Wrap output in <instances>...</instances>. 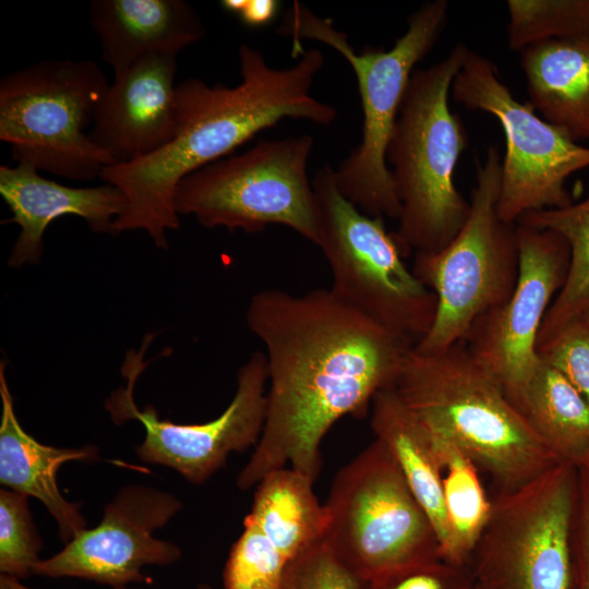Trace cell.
Wrapping results in <instances>:
<instances>
[{"mask_svg": "<svg viewBox=\"0 0 589 589\" xmlns=\"http://www.w3.org/2000/svg\"><path fill=\"white\" fill-rule=\"evenodd\" d=\"M519 53L528 104L574 141H588L589 33L539 41Z\"/></svg>", "mask_w": 589, "mask_h": 589, "instance_id": "obj_20", "label": "cell"}, {"mask_svg": "<svg viewBox=\"0 0 589 589\" xmlns=\"http://www.w3.org/2000/svg\"><path fill=\"white\" fill-rule=\"evenodd\" d=\"M177 56L151 55L113 72L88 135L115 165L148 156L173 139L178 127Z\"/></svg>", "mask_w": 589, "mask_h": 589, "instance_id": "obj_16", "label": "cell"}, {"mask_svg": "<svg viewBox=\"0 0 589 589\" xmlns=\"http://www.w3.org/2000/svg\"><path fill=\"white\" fill-rule=\"evenodd\" d=\"M109 83L89 60H45L0 80V140L12 159L63 178H99L113 159L89 137Z\"/></svg>", "mask_w": 589, "mask_h": 589, "instance_id": "obj_8", "label": "cell"}, {"mask_svg": "<svg viewBox=\"0 0 589 589\" xmlns=\"http://www.w3.org/2000/svg\"><path fill=\"white\" fill-rule=\"evenodd\" d=\"M223 572L225 589H279L290 563L247 518Z\"/></svg>", "mask_w": 589, "mask_h": 589, "instance_id": "obj_27", "label": "cell"}, {"mask_svg": "<svg viewBox=\"0 0 589 589\" xmlns=\"http://www.w3.org/2000/svg\"><path fill=\"white\" fill-rule=\"evenodd\" d=\"M0 194L13 215L4 223L20 227L8 261L14 268L39 263L43 237L53 220L77 216L92 231L112 233L113 221L127 207L125 196L111 184L68 187L46 179L37 169L24 164L0 167Z\"/></svg>", "mask_w": 589, "mask_h": 589, "instance_id": "obj_17", "label": "cell"}, {"mask_svg": "<svg viewBox=\"0 0 589 589\" xmlns=\"http://www.w3.org/2000/svg\"><path fill=\"white\" fill-rule=\"evenodd\" d=\"M371 429L401 470L437 533L442 558L450 552L442 470L431 433L392 389L378 392L371 404Z\"/></svg>", "mask_w": 589, "mask_h": 589, "instance_id": "obj_21", "label": "cell"}, {"mask_svg": "<svg viewBox=\"0 0 589 589\" xmlns=\"http://www.w3.org/2000/svg\"><path fill=\"white\" fill-rule=\"evenodd\" d=\"M245 320L265 346L269 389L263 431L238 486L250 489L287 465L316 480L326 433L345 416H366L412 347L330 289L259 291Z\"/></svg>", "mask_w": 589, "mask_h": 589, "instance_id": "obj_1", "label": "cell"}, {"mask_svg": "<svg viewBox=\"0 0 589 589\" xmlns=\"http://www.w3.org/2000/svg\"><path fill=\"white\" fill-rule=\"evenodd\" d=\"M324 506V543L363 581L442 557L431 519L376 438L337 472Z\"/></svg>", "mask_w": 589, "mask_h": 589, "instance_id": "obj_9", "label": "cell"}, {"mask_svg": "<svg viewBox=\"0 0 589 589\" xmlns=\"http://www.w3.org/2000/svg\"><path fill=\"white\" fill-rule=\"evenodd\" d=\"M578 469L560 462L525 485L495 492L469 560L486 589H576Z\"/></svg>", "mask_w": 589, "mask_h": 589, "instance_id": "obj_11", "label": "cell"}, {"mask_svg": "<svg viewBox=\"0 0 589 589\" xmlns=\"http://www.w3.org/2000/svg\"><path fill=\"white\" fill-rule=\"evenodd\" d=\"M0 482L26 496L39 500L55 518L62 541L69 542L86 529L79 505L60 493L57 472L72 460H94V446L59 448L37 442L21 426L5 378V362L0 363Z\"/></svg>", "mask_w": 589, "mask_h": 589, "instance_id": "obj_19", "label": "cell"}, {"mask_svg": "<svg viewBox=\"0 0 589 589\" xmlns=\"http://www.w3.org/2000/svg\"><path fill=\"white\" fill-rule=\"evenodd\" d=\"M89 21L113 72L151 55H178L206 33L182 0H93Z\"/></svg>", "mask_w": 589, "mask_h": 589, "instance_id": "obj_18", "label": "cell"}, {"mask_svg": "<svg viewBox=\"0 0 589 589\" xmlns=\"http://www.w3.org/2000/svg\"><path fill=\"white\" fill-rule=\"evenodd\" d=\"M0 589H33L24 586L20 579L10 577L7 575L0 576ZM110 589H141L134 587H123V588H110Z\"/></svg>", "mask_w": 589, "mask_h": 589, "instance_id": "obj_34", "label": "cell"}, {"mask_svg": "<svg viewBox=\"0 0 589 589\" xmlns=\"http://www.w3.org/2000/svg\"><path fill=\"white\" fill-rule=\"evenodd\" d=\"M154 335H148L139 351L125 357L122 374L127 386L116 389L106 400V410L115 423L137 420L145 437L135 450L145 462L170 467L193 483H202L221 468L232 452L256 445L263 431L268 381L265 353L255 351L237 373V390L217 418L195 424L160 419L153 406L140 409L134 386L145 369L144 353Z\"/></svg>", "mask_w": 589, "mask_h": 589, "instance_id": "obj_13", "label": "cell"}, {"mask_svg": "<svg viewBox=\"0 0 589 589\" xmlns=\"http://www.w3.org/2000/svg\"><path fill=\"white\" fill-rule=\"evenodd\" d=\"M450 94L470 110L491 113L503 129L506 152L497 205L502 219L517 223L528 213L573 203L566 181L589 167V146L537 116L528 103L518 101L502 82L497 67L471 49Z\"/></svg>", "mask_w": 589, "mask_h": 589, "instance_id": "obj_12", "label": "cell"}, {"mask_svg": "<svg viewBox=\"0 0 589 589\" xmlns=\"http://www.w3.org/2000/svg\"><path fill=\"white\" fill-rule=\"evenodd\" d=\"M542 442L563 461H589V401L539 358L527 378L506 395Z\"/></svg>", "mask_w": 589, "mask_h": 589, "instance_id": "obj_22", "label": "cell"}, {"mask_svg": "<svg viewBox=\"0 0 589 589\" xmlns=\"http://www.w3.org/2000/svg\"><path fill=\"white\" fill-rule=\"evenodd\" d=\"M448 15L446 0L422 4L408 19L406 32L385 50L364 46L356 51L346 33L328 19L294 1L276 33L292 39L317 40L339 52L352 68L362 105L361 141L335 170L341 194L373 217L397 219L400 203L386 161V152L416 65L433 49Z\"/></svg>", "mask_w": 589, "mask_h": 589, "instance_id": "obj_4", "label": "cell"}, {"mask_svg": "<svg viewBox=\"0 0 589 589\" xmlns=\"http://www.w3.org/2000/svg\"><path fill=\"white\" fill-rule=\"evenodd\" d=\"M41 541L33 524L27 496L0 490V570L1 575L24 579L34 575L40 561Z\"/></svg>", "mask_w": 589, "mask_h": 589, "instance_id": "obj_28", "label": "cell"}, {"mask_svg": "<svg viewBox=\"0 0 589 589\" xmlns=\"http://www.w3.org/2000/svg\"><path fill=\"white\" fill-rule=\"evenodd\" d=\"M469 565L442 557L405 565L363 581L362 589H473Z\"/></svg>", "mask_w": 589, "mask_h": 589, "instance_id": "obj_30", "label": "cell"}, {"mask_svg": "<svg viewBox=\"0 0 589 589\" xmlns=\"http://www.w3.org/2000/svg\"><path fill=\"white\" fill-rule=\"evenodd\" d=\"M225 10L238 16L241 23L259 27L269 23L276 15L279 2L274 0H225Z\"/></svg>", "mask_w": 589, "mask_h": 589, "instance_id": "obj_33", "label": "cell"}, {"mask_svg": "<svg viewBox=\"0 0 589 589\" xmlns=\"http://www.w3.org/2000/svg\"><path fill=\"white\" fill-rule=\"evenodd\" d=\"M517 235L519 271L513 293L504 304L478 317L464 339L506 395L539 362V332L570 264L568 243L557 232L517 224Z\"/></svg>", "mask_w": 589, "mask_h": 589, "instance_id": "obj_14", "label": "cell"}, {"mask_svg": "<svg viewBox=\"0 0 589 589\" xmlns=\"http://www.w3.org/2000/svg\"><path fill=\"white\" fill-rule=\"evenodd\" d=\"M180 508V501L169 493L125 486L106 506L97 527L83 530L51 557L40 558L34 575L87 579L110 588L145 582L144 566H167L181 557L176 544L153 536Z\"/></svg>", "mask_w": 589, "mask_h": 589, "instance_id": "obj_15", "label": "cell"}, {"mask_svg": "<svg viewBox=\"0 0 589 589\" xmlns=\"http://www.w3.org/2000/svg\"><path fill=\"white\" fill-rule=\"evenodd\" d=\"M314 481L291 467L268 472L256 484L245 517L289 562L325 537L327 514L314 493Z\"/></svg>", "mask_w": 589, "mask_h": 589, "instance_id": "obj_23", "label": "cell"}, {"mask_svg": "<svg viewBox=\"0 0 589 589\" xmlns=\"http://www.w3.org/2000/svg\"><path fill=\"white\" fill-rule=\"evenodd\" d=\"M537 353L589 401V306L539 339Z\"/></svg>", "mask_w": 589, "mask_h": 589, "instance_id": "obj_29", "label": "cell"}, {"mask_svg": "<svg viewBox=\"0 0 589 589\" xmlns=\"http://www.w3.org/2000/svg\"><path fill=\"white\" fill-rule=\"evenodd\" d=\"M312 187L332 292L413 347L432 327L435 294L405 264L384 218L364 214L341 194L330 165L316 171Z\"/></svg>", "mask_w": 589, "mask_h": 589, "instance_id": "obj_7", "label": "cell"}, {"mask_svg": "<svg viewBox=\"0 0 589 589\" xmlns=\"http://www.w3.org/2000/svg\"><path fill=\"white\" fill-rule=\"evenodd\" d=\"M468 50L457 43L441 61L413 71L387 146L401 208L393 236L404 257L446 247L470 213V202L454 181L468 137L449 107L452 85Z\"/></svg>", "mask_w": 589, "mask_h": 589, "instance_id": "obj_5", "label": "cell"}, {"mask_svg": "<svg viewBox=\"0 0 589 589\" xmlns=\"http://www.w3.org/2000/svg\"><path fill=\"white\" fill-rule=\"evenodd\" d=\"M431 435L441 464L444 506L450 532L447 561L468 565L491 516L492 498L483 488L480 469L474 461L454 443Z\"/></svg>", "mask_w": 589, "mask_h": 589, "instance_id": "obj_24", "label": "cell"}, {"mask_svg": "<svg viewBox=\"0 0 589 589\" xmlns=\"http://www.w3.org/2000/svg\"><path fill=\"white\" fill-rule=\"evenodd\" d=\"M473 589H486V588L477 582Z\"/></svg>", "mask_w": 589, "mask_h": 589, "instance_id": "obj_36", "label": "cell"}, {"mask_svg": "<svg viewBox=\"0 0 589 589\" xmlns=\"http://www.w3.org/2000/svg\"><path fill=\"white\" fill-rule=\"evenodd\" d=\"M502 158L490 146L477 163L469 216L443 249L416 252L411 271L436 297L432 327L412 348L423 354L444 351L464 340L474 321L504 304L513 293L519 271L517 223L501 218L497 209Z\"/></svg>", "mask_w": 589, "mask_h": 589, "instance_id": "obj_6", "label": "cell"}, {"mask_svg": "<svg viewBox=\"0 0 589 589\" xmlns=\"http://www.w3.org/2000/svg\"><path fill=\"white\" fill-rule=\"evenodd\" d=\"M578 469L575 525L576 589H589V462Z\"/></svg>", "mask_w": 589, "mask_h": 589, "instance_id": "obj_32", "label": "cell"}, {"mask_svg": "<svg viewBox=\"0 0 589 589\" xmlns=\"http://www.w3.org/2000/svg\"><path fill=\"white\" fill-rule=\"evenodd\" d=\"M517 224L557 232L570 250L566 283L545 314L539 340L554 332L568 317L589 306V194L582 201L562 208L528 213Z\"/></svg>", "mask_w": 589, "mask_h": 589, "instance_id": "obj_25", "label": "cell"}, {"mask_svg": "<svg viewBox=\"0 0 589 589\" xmlns=\"http://www.w3.org/2000/svg\"><path fill=\"white\" fill-rule=\"evenodd\" d=\"M286 69L267 64L263 53L239 47L241 81L233 87L190 77L177 84L178 127L173 139L148 156L107 166L100 179L119 189L127 207L112 233L144 230L167 250L166 232L180 227L175 206L178 184L188 175L227 157L286 118L329 125L337 110L310 93L324 55L310 49Z\"/></svg>", "mask_w": 589, "mask_h": 589, "instance_id": "obj_2", "label": "cell"}, {"mask_svg": "<svg viewBox=\"0 0 589 589\" xmlns=\"http://www.w3.org/2000/svg\"><path fill=\"white\" fill-rule=\"evenodd\" d=\"M510 50L546 39L589 33V0H508Z\"/></svg>", "mask_w": 589, "mask_h": 589, "instance_id": "obj_26", "label": "cell"}, {"mask_svg": "<svg viewBox=\"0 0 589 589\" xmlns=\"http://www.w3.org/2000/svg\"><path fill=\"white\" fill-rule=\"evenodd\" d=\"M196 589H214V588H212V587H211V586H208V585H205V584H201V585H199V586H197V588H196Z\"/></svg>", "mask_w": 589, "mask_h": 589, "instance_id": "obj_35", "label": "cell"}, {"mask_svg": "<svg viewBox=\"0 0 589 589\" xmlns=\"http://www.w3.org/2000/svg\"><path fill=\"white\" fill-rule=\"evenodd\" d=\"M313 144L308 134L262 140L195 170L178 184V215L194 216L207 228L247 233L283 225L318 245V206L306 175Z\"/></svg>", "mask_w": 589, "mask_h": 589, "instance_id": "obj_10", "label": "cell"}, {"mask_svg": "<svg viewBox=\"0 0 589 589\" xmlns=\"http://www.w3.org/2000/svg\"><path fill=\"white\" fill-rule=\"evenodd\" d=\"M392 389L429 432L486 472L495 492L516 490L563 462L465 340L434 354L410 348Z\"/></svg>", "mask_w": 589, "mask_h": 589, "instance_id": "obj_3", "label": "cell"}, {"mask_svg": "<svg viewBox=\"0 0 589 589\" xmlns=\"http://www.w3.org/2000/svg\"><path fill=\"white\" fill-rule=\"evenodd\" d=\"M362 586L363 580L321 541L288 564L279 589H362Z\"/></svg>", "mask_w": 589, "mask_h": 589, "instance_id": "obj_31", "label": "cell"}]
</instances>
